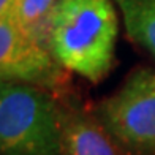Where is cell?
I'll return each mask as SVG.
<instances>
[{
    "label": "cell",
    "instance_id": "6da1fadb",
    "mask_svg": "<svg viewBox=\"0 0 155 155\" xmlns=\"http://www.w3.org/2000/svg\"><path fill=\"white\" fill-rule=\"evenodd\" d=\"M117 35L114 0H57L45 45L63 70L97 84L114 67Z\"/></svg>",
    "mask_w": 155,
    "mask_h": 155
},
{
    "label": "cell",
    "instance_id": "7a4b0ae2",
    "mask_svg": "<svg viewBox=\"0 0 155 155\" xmlns=\"http://www.w3.org/2000/svg\"><path fill=\"white\" fill-rule=\"evenodd\" d=\"M63 116L51 89L0 79V155H62Z\"/></svg>",
    "mask_w": 155,
    "mask_h": 155
},
{
    "label": "cell",
    "instance_id": "3957f363",
    "mask_svg": "<svg viewBox=\"0 0 155 155\" xmlns=\"http://www.w3.org/2000/svg\"><path fill=\"white\" fill-rule=\"evenodd\" d=\"M97 117L128 155H155V70H135Z\"/></svg>",
    "mask_w": 155,
    "mask_h": 155
},
{
    "label": "cell",
    "instance_id": "277c9868",
    "mask_svg": "<svg viewBox=\"0 0 155 155\" xmlns=\"http://www.w3.org/2000/svg\"><path fill=\"white\" fill-rule=\"evenodd\" d=\"M63 68L48 48L30 38L11 18L0 21V79L22 81L54 90Z\"/></svg>",
    "mask_w": 155,
    "mask_h": 155
},
{
    "label": "cell",
    "instance_id": "5b68a950",
    "mask_svg": "<svg viewBox=\"0 0 155 155\" xmlns=\"http://www.w3.org/2000/svg\"><path fill=\"white\" fill-rule=\"evenodd\" d=\"M62 155H128L95 116L67 109L62 127Z\"/></svg>",
    "mask_w": 155,
    "mask_h": 155
},
{
    "label": "cell",
    "instance_id": "8992f818",
    "mask_svg": "<svg viewBox=\"0 0 155 155\" xmlns=\"http://www.w3.org/2000/svg\"><path fill=\"white\" fill-rule=\"evenodd\" d=\"M127 35L155 59V0H114Z\"/></svg>",
    "mask_w": 155,
    "mask_h": 155
},
{
    "label": "cell",
    "instance_id": "52a82bcc",
    "mask_svg": "<svg viewBox=\"0 0 155 155\" xmlns=\"http://www.w3.org/2000/svg\"><path fill=\"white\" fill-rule=\"evenodd\" d=\"M57 0H19L11 19L30 38L46 46V29Z\"/></svg>",
    "mask_w": 155,
    "mask_h": 155
},
{
    "label": "cell",
    "instance_id": "ba28073f",
    "mask_svg": "<svg viewBox=\"0 0 155 155\" xmlns=\"http://www.w3.org/2000/svg\"><path fill=\"white\" fill-rule=\"evenodd\" d=\"M19 0H0V21L11 18Z\"/></svg>",
    "mask_w": 155,
    "mask_h": 155
}]
</instances>
